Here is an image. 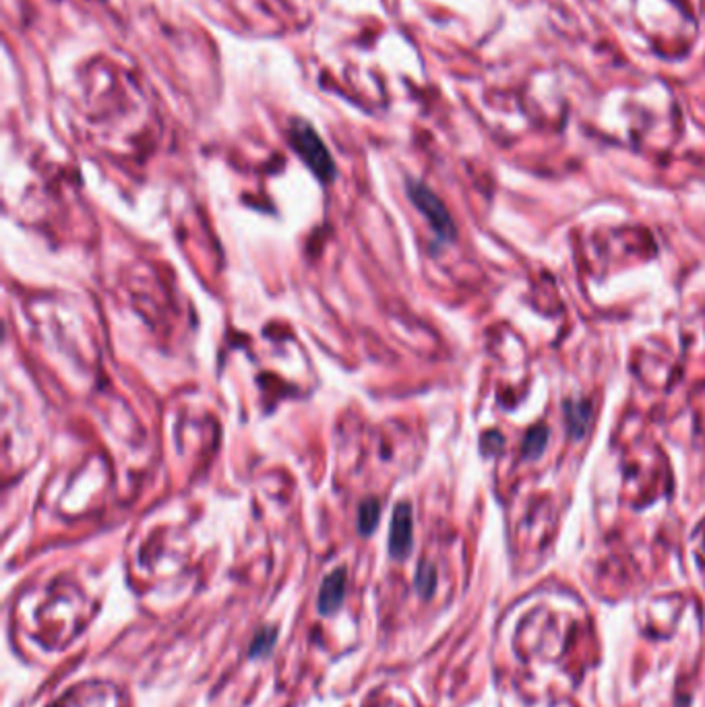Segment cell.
Wrapping results in <instances>:
<instances>
[{
	"instance_id": "6da1fadb",
	"label": "cell",
	"mask_w": 705,
	"mask_h": 707,
	"mask_svg": "<svg viewBox=\"0 0 705 707\" xmlns=\"http://www.w3.org/2000/svg\"><path fill=\"white\" fill-rule=\"evenodd\" d=\"M290 143L300 160L313 170L321 182H331L335 179V161L327 152L325 143L307 120L296 118L290 126Z\"/></svg>"
},
{
	"instance_id": "7a4b0ae2",
	"label": "cell",
	"mask_w": 705,
	"mask_h": 707,
	"mask_svg": "<svg viewBox=\"0 0 705 707\" xmlns=\"http://www.w3.org/2000/svg\"><path fill=\"white\" fill-rule=\"evenodd\" d=\"M407 195H410L412 203L418 207L420 214L428 219V224L433 225L436 234H439L443 240H451L455 236L453 219H451L447 207L443 205L439 197L433 193V190L418 180H410L407 182Z\"/></svg>"
},
{
	"instance_id": "3957f363",
	"label": "cell",
	"mask_w": 705,
	"mask_h": 707,
	"mask_svg": "<svg viewBox=\"0 0 705 707\" xmlns=\"http://www.w3.org/2000/svg\"><path fill=\"white\" fill-rule=\"evenodd\" d=\"M412 550V509L407 503H399L393 509L389 528V553L396 558H404Z\"/></svg>"
},
{
	"instance_id": "277c9868",
	"label": "cell",
	"mask_w": 705,
	"mask_h": 707,
	"mask_svg": "<svg viewBox=\"0 0 705 707\" xmlns=\"http://www.w3.org/2000/svg\"><path fill=\"white\" fill-rule=\"evenodd\" d=\"M345 596V571L337 569L323 582L319 592V611L323 614L334 612L343 602Z\"/></svg>"
},
{
	"instance_id": "5b68a950",
	"label": "cell",
	"mask_w": 705,
	"mask_h": 707,
	"mask_svg": "<svg viewBox=\"0 0 705 707\" xmlns=\"http://www.w3.org/2000/svg\"><path fill=\"white\" fill-rule=\"evenodd\" d=\"M565 414H567L571 433H573L577 438H581L585 435V430H588V424L591 420L590 401H569V404L565 406Z\"/></svg>"
},
{
	"instance_id": "8992f818",
	"label": "cell",
	"mask_w": 705,
	"mask_h": 707,
	"mask_svg": "<svg viewBox=\"0 0 705 707\" xmlns=\"http://www.w3.org/2000/svg\"><path fill=\"white\" fill-rule=\"evenodd\" d=\"M379 518H380V503L377 499H366L361 505V511H358V529H361V534L369 536L375 532Z\"/></svg>"
},
{
	"instance_id": "52a82bcc",
	"label": "cell",
	"mask_w": 705,
	"mask_h": 707,
	"mask_svg": "<svg viewBox=\"0 0 705 707\" xmlns=\"http://www.w3.org/2000/svg\"><path fill=\"white\" fill-rule=\"evenodd\" d=\"M546 441H548V430L545 427H536L532 428L530 433H527L526 441H524V455L527 459L532 457H538L542 451L546 447Z\"/></svg>"
},
{
	"instance_id": "ba28073f",
	"label": "cell",
	"mask_w": 705,
	"mask_h": 707,
	"mask_svg": "<svg viewBox=\"0 0 705 707\" xmlns=\"http://www.w3.org/2000/svg\"><path fill=\"white\" fill-rule=\"evenodd\" d=\"M273 641H276V631H273V629H263V631H261V633L257 635V638H255V641H252L251 654H252V656L265 654L267 649H270V647L273 646Z\"/></svg>"
},
{
	"instance_id": "9c48e42d",
	"label": "cell",
	"mask_w": 705,
	"mask_h": 707,
	"mask_svg": "<svg viewBox=\"0 0 705 707\" xmlns=\"http://www.w3.org/2000/svg\"><path fill=\"white\" fill-rule=\"evenodd\" d=\"M416 585H418L420 592L430 593L435 588V571L430 567H420L418 579H416Z\"/></svg>"
}]
</instances>
